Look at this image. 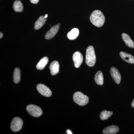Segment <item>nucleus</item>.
<instances>
[{
    "label": "nucleus",
    "instance_id": "nucleus-1",
    "mask_svg": "<svg viewBox=\"0 0 134 134\" xmlns=\"http://www.w3.org/2000/svg\"><path fill=\"white\" fill-rule=\"evenodd\" d=\"M90 20L92 23L97 27H101L105 21V18L100 10H94L90 17Z\"/></svg>",
    "mask_w": 134,
    "mask_h": 134
},
{
    "label": "nucleus",
    "instance_id": "nucleus-2",
    "mask_svg": "<svg viewBox=\"0 0 134 134\" xmlns=\"http://www.w3.org/2000/svg\"><path fill=\"white\" fill-rule=\"evenodd\" d=\"M96 57L95 50L92 46H90L86 50V63L88 66L92 67L95 65Z\"/></svg>",
    "mask_w": 134,
    "mask_h": 134
},
{
    "label": "nucleus",
    "instance_id": "nucleus-3",
    "mask_svg": "<svg viewBox=\"0 0 134 134\" xmlns=\"http://www.w3.org/2000/svg\"><path fill=\"white\" fill-rule=\"evenodd\" d=\"M73 99L75 103L80 106L86 105L89 101L88 97L80 92H77L74 94Z\"/></svg>",
    "mask_w": 134,
    "mask_h": 134
},
{
    "label": "nucleus",
    "instance_id": "nucleus-4",
    "mask_svg": "<svg viewBox=\"0 0 134 134\" xmlns=\"http://www.w3.org/2000/svg\"><path fill=\"white\" fill-rule=\"evenodd\" d=\"M26 110L30 115L34 117H40L43 114V111L41 108L34 105H28L26 107Z\"/></svg>",
    "mask_w": 134,
    "mask_h": 134
},
{
    "label": "nucleus",
    "instance_id": "nucleus-5",
    "mask_svg": "<svg viewBox=\"0 0 134 134\" xmlns=\"http://www.w3.org/2000/svg\"><path fill=\"white\" fill-rule=\"evenodd\" d=\"M23 121L19 117H15L12 120L10 125V129L14 132H17L22 129Z\"/></svg>",
    "mask_w": 134,
    "mask_h": 134
},
{
    "label": "nucleus",
    "instance_id": "nucleus-6",
    "mask_svg": "<svg viewBox=\"0 0 134 134\" xmlns=\"http://www.w3.org/2000/svg\"><path fill=\"white\" fill-rule=\"evenodd\" d=\"M37 90L40 94L46 97H50L52 95L51 90L43 84H39L37 85Z\"/></svg>",
    "mask_w": 134,
    "mask_h": 134
},
{
    "label": "nucleus",
    "instance_id": "nucleus-7",
    "mask_svg": "<svg viewBox=\"0 0 134 134\" xmlns=\"http://www.w3.org/2000/svg\"><path fill=\"white\" fill-rule=\"evenodd\" d=\"M73 60L75 66L79 68L83 61V57L81 53L79 52H75L73 55Z\"/></svg>",
    "mask_w": 134,
    "mask_h": 134
},
{
    "label": "nucleus",
    "instance_id": "nucleus-8",
    "mask_svg": "<svg viewBox=\"0 0 134 134\" xmlns=\"http://www.w3.org/2000/svg\"><path fill=\"white\" fill-rule=\"evenodd\" d=\"M110 74L114 81L117 84H120L121 80V76L119 70L115 67H112L110 70Z\"/></svg>",
    "mask_w": 134,
    "mask_h": 134
},
{
    "label": "nucleus",
    "instance_id": "nucleus-9",
    "mask_svg": "<svg viewBox=\"0 0 134 134\" xmlns=\"http://www.w3.org/2000/svg\"><path fill=\"white\" fill-rule=\"evenodd\" d=\"M59 29V25H54L50 29V30L46 33L45 38L47 40L52 38L58 33Z\"/></svg>",
    "mask_w": 134,
    "mask_h": 134
},
{
    "label": "nucleus",
    "instance_id": "nucleus-10",
    "mask_svg": "<svg viewBox=\"0 0 134 134\" xmlns=\"http://www.w3.org/2000/svg\"><path fill=\"white\" fill-rule=\"evenodd\" d=\"M120 55L121 58L126 62L131 64H134V57L131 54L121 52L120 53Z\"/></svg>",
    "mask_w": 134,
    "mask_h": 134
},
{
    "label": "nucleus",
    "instance_id": "nucleus-11",
    "mask_svg": "<svg viewBox=\"0 0 134 134\" xmlns=\"http://www.w3.org/2000/svg\"><path fill=\"white\" fill-rule=\"evenodd\" d=\"M119 128L115 125L110 126L103 130V132L104 134H115L119 132Z\"/></svg>",
    "mask_w": 134,
    "mask_h": 134
},
{
    "label": "nucleus",
    "instance_id": "nucleus-12",
    "mask_svg": "<svg viewBox=\"0 0 134 134\" xmlns=\"http://www.w3.org/2000/svg\"><path fill=\"white\" fill-rule=\"evenodd\" d=\"M50 69L51 74L52 75H54L58 74L59 70V62L57 61H54L50 64Z\"/></svg>",
    "mask_w": 134,
    "mask_h": 134
},
{
    "label": "nucleus",
    "instance_id": "nucleus-13",
    "mask_svg": "<svg viewBox=\"0 0 134 134\" xmlns=\"http://www.w3.org/2000/svg\"><path fill=\"white\" fill-rule=\"evenodd\" d=\"M122 37L123 41L127 46L130 48H134V42L127 34L125 33H122Z\"/></svg>",
    "mask_w": 134,
    "mask_h": 134
},
{
    "label": "nucleus",
    "instance_id": "nucleus-14",
    "mask_svg": "<svg viewBox=\"0 0 134 134\" xmlns=\"http://www.w3.org/2000/svg\"><path fill=\"white\" fill-rule=\"evenodd\" d=\"M46 18L43 16L40 17L34 24V29L36 30L41 29L45 23Z\"/></svg>",
    "mask_w": 134,
    "mask_h": 134
},
{
    "label": "nucleus",
    "instance_id": "nucleus-15",
    "mask_svg": "<svg viewBox=\"0 0 134 134\" xmlns=\"http://www.w3.org/2000/svg\"><path fill=\"white\" fill-rule=\"evenodd\" d=\"M79 32V29L77 28H74L68 33L67 37L69 40H73L78 37Z\"/></svg>",
    "mask_w": 134,
    "mask_h": 134
},
{
    "label": "nucleus",
    "instance_id": "nucleus-16",
    "mask_svg": "<svg viewBox=\"0 0 134 134\" xmlns=\"http://www.w3.org/2000/svg\"><path fill=\"white\" fill-rule=\"evenodd\" d=\"M95 81L98 85H102L104 83V77L102 72L100 71L97 72L95 77Z\"/></svg>",
    "mask_w": 134,
    "mask_h": 134
},
{
    "label": "nucleus",
    "instance_id": "nucleus-17",
    "mask_svg": "<svg viewBox=\"0 0 134 134\" xmlns=\"http://www.w3.org/2000/svg\"><path fill=\"white\" fill-rule=\"evenodd\" d=\"M48 62V58L47 57H44L42 58L37 63L36 68L37 69L41 70L45 68L46 65L47 64Z\"/></svg>",
    "mask_w": 134,
    "mask_h": 134
},
{
    "label": "nucleus",
    "instance_id": "nucleus-18",
    "mask_svg": "<svg viewBox=\"0 0 134 134\" xmlns=\"http://www.w3.org/2000/svg\"><path fill=\"white\" fill-rule=\"evenodd\" d=\"M13 8L15 12H23V7L21 2L19 1H15L13 4Z\"/></svg>",
    "mask_w": 134,
    "mask_h": 134
},
{
    "label": "nucleus",
    "instance_id": "nucleus-19",
    "mask_svg": "<svg viewBox=\"0 0 134 134\" xmlns=\"http://www.w3.org/2000/svg\"><path fill=\"white\" fill-rule=\"evenodd\" d=\"M14 81L15 83H18L21 80V71L18 68H16L14 73Z\"/></svg>",
    "mask_w": 134,
    "mask_h": 134
},
{
    "label": "nucleus",
    "instance_id": "nucleus-20",
    "mask_svg": "<svg viewBox=\"0 0 134 134\" xmlns=\"http://www.w3.org/2000/svg\"><path fill=\"white\" fill-rule=\"evenodd\" d=\"M113 114V112L104 110L100 113V119L103 120L107 119Z\"/></svg>",
    "mask_w": 134,
    "mask_h": 134
},
{
    "label": "nucleus",
    "instance_id": "nucleus-21",
    "mask_svg": "<svg viewBox=\"0 0 134 134\" xmlns=\"http://www.w3.org/2000/svg\"><path fill=\"white\" fill-rule=\"evenodd\" d=\"M31 2L33 4H37L39 0H30Z\"/></svg>",
    "mask_w": 134,
    "mask_h": 134
},
{
    "label": "nucleus",
    "instance_id": "nucleus-22",
    "mask_svg": "<svg viewBox=\"0 0 134 134\" xmlns=\"http://www.w3.org/2000/svg\"><path fill=\"white\" fill-rule=\"evenodd\" d=\"M67 133L68 134H72V132H71V131H70V130H67Z\"/></svg>",
    "mask_w": 134,
    "mask_h": 134
},
{
    "label": "nucleus",
    "instance_id": "nucleus-23",
    "mask_svg": "<svg viewBox=\"0 0 134 134\" xmlns=\"http://www.w3.org/2000/svg\"><path fill=\"white\" fill-rule=\"evenodd\" d=\"M3 37V34L2 32H0V38H2Z\"/></svg>",
    "mask_w": 134,
    "mask_h": 134
},
{
    "label": "nucleus",
    "instance_id": "nucleus-24",
    "mask_svg": "<svg viewBox=\"0 0 134 134\" xmlns=\"http://www.w3.org/2000/svg\"><path fill=\"white\" fill-rule=\"evenodd\" d=\"M131 105H132V106L133 107V108H134V99L133 100V101H132Z\"/></svg>",
    "mask_w": 134,
    "mask_h": 134
},
{
    "label": "nucleus",
    "instance_id": "nucleus-25",
    "mask_svg": "<svg viewBox=\"0 0 134 134\" xmlns=\"http://www.w3.org/2000/svg\"><path fill=\"white\" fill-rule=\"evenodd\" d=\"M47 16H48V15L46 14L45 15V16L44 17L46 18H47Z\"/></svg>",
    "mask_w": 134,
    "mask_h": 134
},
{
    "label": "nucleus",
    "instance_id": "nucleus-26",
    "mask_svg": "<svg viewBox=\"0 0 134 134\" xmlns=\"http://www.w3.org/2000/svg\"><path fill=\"white\" fill-rule=\"evenodd\" d=\"M58 25L60 26V25H61V24H58Z\"/></svg>",
    "mask_w": 134,
    "mask_h": 134
}]
</instances>
